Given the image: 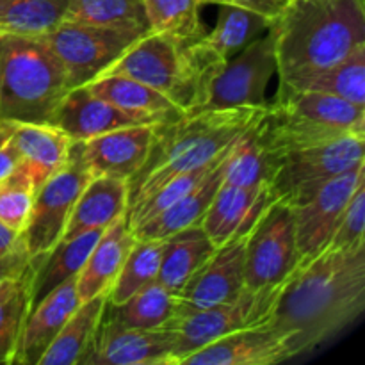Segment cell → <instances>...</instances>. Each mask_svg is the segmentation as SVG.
Instances as JSON below:
<instances>
[{
    "instance_id": "cell-13",
    "label": "cell",
    "mask_w": 365,
    "mask_h": 365,
    "mask_svg": "<svg viewBox=\"0 0 365 365\" xmlns=\"http://www.w3.org/2000/svg\"><path fill=\"white\" fill-rule=\"evenodd\" d=\"M246 237L248 234L237 235L216 246L212 255L195 271L184 289L177 294L178 316L175 321L198 310L230 302L245 291Z\"/></svg>"
},
{
    "instance_id": "cell-18",
    "label": "cell",
    "mask_w": 365,
    "mask_h": 365,
    "mask_svg": "<svg viewBox=\"0 0 365 365\" xmlns=\"http://www.w3.org/2000/svg\"><path fill=\"white\" fill-rule=\"evenodd\" d=\"M50 125H56L66 132L71 141H86L116 128L143 123L89 91L88 86H77L57 103L50 118Z\"/></svg>"
},
{
    "instance_id": "cell-24",
    "label": "cell",
    "mask_w": 365,
    "mask_h": 365,
    "mask_svg": "<svg viewBox=\"0 0 365 365\" xmlns=\"http://www.w3.org/2000/svg\"><path fill=\"white\" fill-rule=\"evenodd\" d=\"M216 245L203 230L202 223L191 225L163 239L160 266L157 284L166 287L173 294L184 289L196 269L203 266L212 255Z\"/></svg>"
},
{
    "instance_id": "cell-14",
    "label": "cell",
    "mask_w": 365,
    "mask_h": 365,
    "mask_svg": "<svg viewBox=\"0 0 365 365\" xmlns=\"http://www.w3.org/2000/svg\"><path fill=\"white\" fill-rule=\"evenodd\" d=\"M152 139L153 125H130L77 141V145L91 177L130 182L148 159Z\"/></svg>"
},
{
    "instance_id": "cell-2",
    "label": "cell",
    "mask_w": 365,
    "mask_h": 365,
    "mask_svg": "<svg viewBox=\"0 0 365 365\" xmlns=\"http://www.w3.org/2000/svg\"><path fill=\"white\" fill-rule=\"evenodd\" d=\"M269 29L280 78L323 70L365 46V0H289Z\"/></svg>"
},
{
    "instance_id": "cell-28",
    "label": "cell",
    "mask_w": 365,
    "mask_h": 365,
    "mask_svg": "<svg viewBox=\"0 0 365 365\" xmlns=\"http://www.w3.org/2000/svg\"><path fill=\"white\" fill-rule=\"evenodd\" d=\"M271 18L234 4H221L217 11L216 27L205 32L200 43L221 63L241 52L246 45L266 34L271 27Z\"/></svg>"
},
{
    "instance_id": "cell-20",
    "label": "cell",
    "mask_w": 365,
    "mask_h": 365,
    "mask_svg": "<svg viewBox=\"0 0 365 365\" xmlns=\"http://www.w3.org/2000/svg\"><path fill=\"white\" fill-rule=\"evenodd\" d=\"M135 241L138 239L128 228L125 216L103 230L98 242L89 253L84 267L77 274V292L81 302L106 294V292L109 294Z\"/></svg>"
},
{
    "instance_id": "cell-6",
    "label": "cell",
    "mask_w": 365,
    "mask_h": 365,
    "mask_svg": "<svg viewBox=\"0 0 365 365\" xmlns=\"http://www.w3.org/2000/svg\"><path fill=\"white\" fill-rule=\"evenodd\" d=\"M364 134L285 153L271 178L278 200L294 207L316 195L328 180L364 164Z\"/></svg>"
},
{
    "instance_id": "cell-5",
    "label": "cell",
    "mask_w": 365,
    "mask_h": 365,
    "mask_svg": "<svg viewBox=\"0 0 365 365\" xmlns=\"http://www.w3.org/2000/svg\"><path fill=\"white\" fill-rule=\"evenodd\" d=\"M146 29L103 27V25L61 21L56 29L39 36L66 71L70 88L84 86L120 59Z\"/></svg>"
},
{
    "instance_id": "cell-37",
    "label": "cell",
    "mask_w": 365,
    "mask_h": 365,
    "mask_svg": "<svg viewBox=\"0 0 365 365\" xmlns=\"http://www.w3.org/2000/svg\"><path fill=\"white\" fill-rule=\"evenodd\" d=\"M36 191L34 178L20 164L9 177L0 180V221L21 234L31 216Z\"/></svg>"
},
{
    "instance_id": "cell-29",
    "label": "cell",
    "mask_w": 365,
    "mask_h": 365,
    "mask_svg": "<svg viewBox=\"0 0 365 365\" xmlns=\"http://www.w3.org/2000/svg\"><path fill=\"white\" fill-rule=\"evenodd\" d=\"M106 307L107 292L78 303L38 365H77L95 337Z\"/></svg>"
},
{
    "instance_id": "cell-21",
    "label": "cell",
    "mask_w": 365,
    "mask_h": 365,
    "mask_svg": "<svg viewBox=\"0 0 365 365\" xmlns=\"http://www.w3.org/2000/svg\"><path fill=\"white\" fill-rule=\"evenodd\" d=\"M128 209V182L110 177H91L75 202L63 239L88 230H106Z\"/></svg>"
},
{
    "instance_id": "cell-1",
    "label": "cell",
    "mask_w": 365,
    "mask_h": 365,
    "mask_svg": "<svg viewBox=\"0 0 365 365\" xmlns=\"http://www.w3.org/2000/svg\"><path fill=\"white\" fill-rule=\"evenodd\" d=\"M365 310V246L323 250L285 278L267 323L287 342L291 359L314 351Z\"/></svg>"
},
{
    "instance_id": "cell-40",
    "label": "cell",
    "mask_w": 365,
    "mask_h": 365,
    "mask_svg": "<svg viewBox=\"0 0 365 365\" xmlns=\"http://www.w3.org/2000/svg\"><path fill=\"white\" fill-rule=\"evenodd\" d=\"M287 2L289 0H227V4H234V6L255 11V13L264 14L271 20L280 14V11L287 6Z\"/></svg>"
},
{
    "instance_id": "cell-17",
    "label": "cell",
    "mask_w": 365,
    "mask_h": 365,
    "mask_svg": "<svg viewBox=\"0 0 365 365\" xmlns=\"http://www.w3.org/2000/svg\"><path fill=\"white\" fill-rule=\"evenodd\" d=\"M78 303L81 298H78L77 277H75L53 289L38 305L32 307L21 330L13 364L38 365L43 353L52 344Z\"/></svg>"
},
{
    "instance_id": "cell-27",
    "label": "cell",
    "mask_w": 365,
    "mask_h": 365,
    "mask_svg": "<svg viewBox=\"0 0 365 365\" xmlns=\"http://www.w3.org/2000/svg\"><path fill=\"white\" fill-rule=\"evenodd\" d=\"M280 84L299 91L339 96L355 106L365 107V46H360L351 56L323 70L280 78Z\"/></svg>"
},
{
    "instance_id": "cell-30",
    "label": "cell",
    "mask_w": 365,
    "mask_h": 365,
    "mask_svg": "<svg viewBox=\"0 0 365 365\" xmlns=\"http://www.w3.org/2000/svg\"><path fill=\"white\" fill-rule=\"evenodd\" d=\"M34 259L20 273L0 282V364H13L21 330L32 307Z\"/></svg>"
},
{
    "instance_id": "cell-26",
    "label": "cell",
    "mask_w": 365,
    "mask_h": 365,
    "mask_svg": "<svg viewBox=\"0 0 365 365\" xmlns=\"http://www.w3.org/2000/svg\"><path fill=\"white\" fill-rule=\"evenodd\" d=\"M102 234L103 230H88L71 239H61L45 255L31 257L36 264L32 280V307L38 305L53 289L81 273Z\"/></svg>"
},
{
    "instance_id": "cell-16",
    "label": "cell",
    "mask_w": 365,
    "mask_h": 365,
    "mask_svg": "<svg viewBox=\"0 0 365 365\" xmlns=\"http://www.w3.org/2000/svg\"><path fill=\"white\" fill-rule=\"evenodd\" d=\"M274 200L277 195L271 184L242 187L223 182L202 217L203 230L216 246L246 235Z\"/></svg>"
},
{
    "instance_id": "cell-11",
    "label": "cell",
    "mask_w": 365,
    "mask_h": 365,
    "mask_svg": "<svg viewBox=\"0 0 365 365\" xmlns=\"http://www.w3.org/2000/svg\"><path fill=\"white\" fill-rule=\"evenodd\" d=\"M175 328H127L103 310L91 344L77 365H177Z\"/></svg>"
},
{
    "instance_id": "cell-32",
    "label": "cell",
    "mask_w": 365,
    "mask_h": 365,
    "mask_svg": "<svg viewBox=\"0 0 365 365\" xmlns=\"http://www.w3.org/2000/svg\"><path fill=\"white\" fill-rule=\"evenodd\" d=\"M106 314L127 328H139V330L170 328L178 316L177 294L153 282L120 305L107 303Z\"/></svg>"
},
{
    "instance_id": "cell-38",
    "label": "cell",
    "mask_w": 365,
    "mask_h": 365,
    "mask_svg": "<svg viewBox=\"0 0 365 365\" xmlns=\"http://www.w3.org/2000/svg\"><path fill=\"white\" fill-rule=\"evenodd\" d=\"M365 178L356 185L355 192L349 198L341 220H339L337 228L331 235L327 248L330 250H356L364 248L365 237Z\"/></svg>"
},
{
    "instance_id": "cell-33",
    "label": "cell",
    "mask_w": 365,
    "mask_h": 365,
    "mask_svg": "<svg viewBox=\"0 0 365 365\" xmlns=\"http://www.w3.org/2000/svg\"><path fill=\"white\" fill-rule=\"evenodd\" d=\"M143 7L152 34L166 36L182 45L205 36L198 0H143Z\"/></svg>"
},
{
    "instance_id": "cell-35",
    "label": "cell",
    "mask_w": 365,
    "mask_h": 365,
    "mask_svg": "<svg viewBox=\"0 0 365 365\" xmlns=\"http://www.w3.org/2000/svg\"><path fill=\"white\" fill-rule=\"evenodd\" d=\"M160 248H163V241H157V239L135 241L107 294L109 305H120L132 294L157 280L160 266Z\"/></svg>"
},
{
    "instance_id": "cell-12",
    "label": "cell",
    "mask_w": 365,
    "mask_h": 365,
    "mask_svg": "<svg viewBox=\"0 0 365 365\" xmlns=\"http://www.w3.org/2000/svg\"><path fill=\"white\" fill-rule=\"evenodd\" d=\"M364 178L365 164H360L328 180L307 202L292 207L299 262L327 250L349 198Z\"/></svg>"
},
{
    "instance_id": "cell-41",
    "label": "cell",
    "mask_w": 365,
    "mask_h": 365,
    "mask_svg": "<svg viewBox=\"0 0 365 365\" xmlns=\"http://www.w3.org/2000/svg\"><path fill=\"white\" fill-rule=\"evenodd\" d=\"M20 235V232L13 230V228H9L7 225H4L2 221H0V259H2L4 255H7V253L16 246Z\"/></svg>"
},
{
    "instance_id": "cell-23",
    "label": "cell",
    "mask_w": 365,
    "mask_h": 365,
    "mask_svg": "<svg viewBox=\"0 0 365 365\" xmlns=\"http://www.w3.org/2000/svg\"><path fill=\"white\" fill-rule=\"evenodd\" d=\"M235 141H237V139H235ZM230 150L217 160L216 166H214L212 170L203 177V180L200 182L196 187H192L187 195L182 196L180 200H177L173 205L168 207V209L163 210L160 214H157L155 217H152L150 221H146V223L134 228L132 234L135 235V239H157V241H163L164 237L182 230V228L202 223V217L205 216L210 202H212L217 189L223 184L225 166H227V159Z\"/></svg>"
},
{
    "instance_id": "cell-7",
    "label": "cell",
    "mask_w": 365,
    "mask_h": 365,
    "mask_svg": "<svg viewBox=\"0 0 365 365\" xmlns=\"http://www.w3.org/2000/svg\"><path fill=\"white\" fill-rule=\"evenodd\" d=\"M89 180L91 173L73 141L66 164L36 191L31 216L21 232L29 255H45L63 239L75 202Z\"/></svg>"
},
{
    "instance_id": "cell-9",
    "label": "cell",
    "mask_w": 365,
    "mask_h": 365,
    "mask_svg": "<svg viewBox=\"0 0 365 365\" xmlns=\"http://www.w3.org/2000/svg\"><path fill=\"white\" fill-rule=\"evenodd\" d=\"M280 285L264 289H245L237 298L209 309L198 310L175 321L170 328L178 334L175 359L182 365L196 349L237 330L267 323L280 294Z\"/></svg>"
},
{
    "instance_id": "cell-34",
    "label": "cell",
    "mask_w": 365,
    "mask_h": 365,
    "mask_svg": "<svg viewBox=\"0 0 365 365\" xmlns=\"http://www.w3.org/2000/svg\"><path fill=\"white\" fill-rule=\"evenodd\" d=\"M68 0H0V32L39 36L64 20Z\"/></svg>"
},
{
    "instance_id": "cell-25",
    "label": "cell",
    "mask_w": 365,
    "mask_h": 365,
    "mask_svg": "<svg viewBox=\"0 0 365 365\" xmlns=\"http://www.w3.org/2000/svg\"><path fill=\"white\" fill-rule=\"evenodd\" d=\"M271 103L284 113L309 118L342 130L365 134V107L355 106L339 96L316 91H299L280 84Z\"/></svg>"
},
{
    "instance_id": "cell-39",
    "label": "cell",
    "mask_w": 365,
    "mask_h": 365,
    "mask_svg": "<svg viewBox=\"0 0 365 365\" xmlns=\"http://www.w3.org/2000/svg\"><path fill=\"white\" fill-rule=\"evenodd\" d=\"M29 260H31V255H29L27 248H25L24 237L20 235L16 246H14L7 255H4L2 259H0V282H2L4 278L20 273V271L27 266Z\"/></svg>"
},
{
    "instance_id": "cell-8",
    "label": "cell",
    "mask_w": 365,
    "mask_h": 365,
    "mask_svg": "<svg viewBox=\"0 0 365 365\" xmlns=\"http://www.w3.org/2000/svg\"><path fill=\"white\" fill-rule=\"evenodd\" d=\"M299 260L292 207L277 198L246 237V289H264L284 284Z\"/></svg>"
},
{
    "instance_id": "cell-3",
    "label": "cell",
    "mask_w": 365,
    "mask_h": 365,
    "mask_svg": "<svg viewBox=\"0 0 365 365\" xmlns=\"http://www.w3.org/2000/svg\"><path fill=\"white\" fill-rule=\"evenodd\" d=\"M266 106L195 110L171 123L153 125L148 159L128 182V207L152 195L170 178L214 163L255 123Z\"/></svg>"
},
{
    "instance_id": "cell-4",
    "label": "cell",
    "mask_w": 365,
    "mask_h": 365,
    "mask_svg": "<svg viewBox=\"0 0 365 365\" xmlns=\"http://www.w3.org/2000/svg\"><path fill=\"white\" fill-rule=\"evenodd\" d=\"M70 89L63 64L41 38L0 32V123H50Z\"/></svg>"
},
{
    "instance_id": "cell-31",
    "label": "cell",
    "mask_w": 365,
    "mask_h": 365,
    "mask_svg": "<svg viewBox=\"0 0 365 365\" xmlns=\"http://www.w3.org/2000/svg\"><path fill=\"white\" fill-rule=\"evenodd\" d=\"M266 110V109H264ZM262 116V114H260ZM250 125L237 138L228 153L225 166V184L230 185H257L271 184L274 170L278 166V157L269 150L259 128V120Z\"/></svg>"
},
{
    "instance_id": "cell-15",
    "label": "cell",
    "mask_w": 365,
    "mask_h": 365,
    "mask_svg": "<svg viewBox=\"0 0 365 365\" xmlns=\"http://www.w3.org/2000/svg\"><path fill=\"white\" fill-rule=\"evenodd\" d=\"M291 360L285 337L269 323L237 330L196 349L182 365H274Z\"/></svg>"
},
{
    "instance_id": "cell-22",
    "label": "cell",
    "mask_w": 365,
    "mask_h": 365,
    "mask_svg": "<svg viewBox=\"0 0 365 365\" xmlns=\"http://www.w3.org/2000/svg\"><path fill=\"white\" fill-rule=\"evenodd\" d=\"M11 139L20 153V164L38 187L66 164L73 143L66 132L50 123H13Z\"/></svg>"
},
{
    "instance_id": "cell-36",
    "label": "cell",
    "mask_w": 365,
    "mask_h": 365,
    "mask_svg": "<svg viewBox=\"0 0 365 365\" xmlns=\"http://www.w3.org/2000/svg\"><path fill=\"white\" fill-rule=\"evenodd\" d=\"M63 21L148 31L143 0H68Z\"/></svg>"
},
{
    "instance_id": "cell-19",
    "label": "cell",
    "mask_w": 365,
    "mask_h": 365,
    "mask_svg": "<svg viewBox=\"0 0 365 365\" xmlns=\"http://www.w3.org/2000/svg\"><path fill=\"white\" fill-rule=\"evenodd\" d=\"M84 86L143 125L171 123L185 114V110L166 95L127 77L103 75Z\"/></svg>"
},
{
    "instance_id": "cell-10",
    "label": "cell",
    "mask_w": 365,
    "mask_h": 365,
    "mask_svg": "<svg viewBox=\"0 0 365 365\" xmlns=\"http://www.w3.org/2000/svg\"><path fill=\"white\" fill-rule=\"evenodd\" d=\"M277 73V45L273 31L253 39L225 63L210 82L202 109L266 106V89Z\"/></svg>"
}]
</instances>
